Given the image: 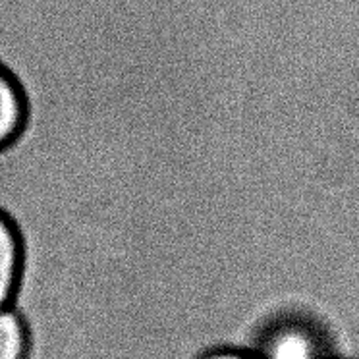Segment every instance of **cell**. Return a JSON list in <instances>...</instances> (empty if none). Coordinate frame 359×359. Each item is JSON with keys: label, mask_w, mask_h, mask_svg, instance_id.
<instances>
[{"label": "cell", "mask_w": 359, "mask_h": 359, "mask_svg": "<svg viewBox=\"0 0 359 359\" xmlns=\"http://www.w3.org/2000/svg\"><path fill=\"white\" fill-rule=\"evenodd\" d=\"M24 114V97L20 87L8 72L0 68V147L16 137Z\"/></svg>", "instance_id": "obj_3"}, {"label": "cell", "mask_w": 359, "mask_h": 359, "mask_svg": "<svg viewBox=\"0 0 359 359\" xmlns=\"http://www.w3.org/2000/svg\"><path fill=\"white\" fill-rule=\"evenodd\" d=\"M22 273V245L14 224L0 212V309L14 299Z\"/></svg>", "instance_id": "obj_2"}, {"label": "cell", "mask_w": 359, "mask_h": 359, "mask_svg": "<svg viewBox=\"0 0 359 359\" xmlns=\"http://www.w3.org/2000/svg\"><path fill=\"white\" fill-rule=\"evenodd\" d=\"M29 338L24 320L12 307L0 309V359H25Z\"/></svg>", "instance_id": "obj_4"}, {"label": "cell", "mask_w": 359, "mask_h": 359, "mask_svg": "<svg viewBox=\"0 0 359 359\" xmlns=\"http://www.w3.org/2000/svg\"><path fill=\"white\" fill-rule=\"evenodd\" d=\"M261 359H332L340 351L325 320L309 311L266 307L251 332Z\"/></svg>", "instance_id": "obj_1"}, {"label": "cell", "mask_w": 359, "mask_h": 359, "mask_svg": "<svg viewBox=\"0 0 359 359\" xmlns=\"http://www.w3.org/2000/svg\"><path fill=\"white\" fill-rule=\"evenodd\" d=\"M199 359H261V355L251 348L232 346V348H217V350L207 351Z\"/></svg>", "instance_id": "obj_5"}, {"label": "cell", "mask_w": 359, "mask_h": 359, "mask_svg": "<svg viewBox=\"0 0 359 359\" xmlns=\"http://www.w3.org/2000/svg\"><path fill=\"white\" fill-rule=\"evenodd\" d=\"M332 359H353V358H348V355H342V353H338V355H334Z\"/></svg>", "instance_id": "obj_6"}]
</instances>
